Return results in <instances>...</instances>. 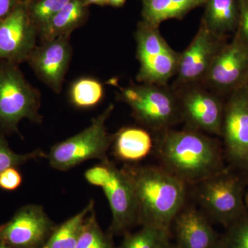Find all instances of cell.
Listing matches in <instances>:
<instances>
[{
    "label": "cell",
    "instance_id": "cell-14",
    "mask_svg": "<svg viewBox=\"0 0 248 248\" xmlns=\"http://www.w3.org/2000/svg\"><path fill=\"white\" fill-rule=\"evenodd\" d=\"M71 35L42 42L36 46L27 61L37 78L56 93L61 92L71 63Z\"/></svg>",
    "mask_w": 248,
    "mask_h": 248
},
{
    "label": "cell",
    "instance_id": "cell-34",
    "mask_svg": "<svg viewBox=\"0 0 248 248\" xmlns=\"http://www.w3.org/2000/svg\"><path fill=\"white\" fill-rule=\"evenodd\" d=\"M166 248H178L177 247V246H175V245L173 244H172V243H171V244H170L169 246H168V247Z\"/></svg>",
    "mask_w": 248,
    "mask_h": 248
},
{
    "label": "cell",
    "instance_id": "cell-33",
    "mask_svg": "<svg viewBox=\"0 0 248 248\" xmlns=\"http://www.w3.org/2000/svg\"><path fill=\"white\" fill-rule=\"evenodd\" d=\"M215 248H226V246H225L224 244H223V241H222V239L220 240L219 242H218V244L217 245L216 247Z\"/></svg>",
    "mask_w": 248,
    "mask_h": 248
},
{
    "label": "cell",
    "instance_id": "cell-31",
    "mask_svg": "<svg viewBox=\"0 0 248 248\" xmlns=\"http://www.w3.org/2000/svg\"><path fill=\"white\" fill-rule=\"evenodd\" d=\"M126 0H108V5L114 7H120L125 4Z\"/></svg>",
    "mask_w": 248,
    "mask_h": 248
},
{
    "label": "cell",
    "instance_id": "cell-6",
    "mask_svg": "<svg viewBox=\"0 0 248 248\" xmlns=\"http://www.w3.org/2000/svg\"><path fill=\"white\" fill-rule=\"evenodd\" d=\"M118 87L121 99L130 107L134 117L142 125L163 132L182 120L176 91L154 84Z\"/></svg>",
    "mask_w": 248,
    "mask_h": 248
},
{
    "label": "cell",
    "instance_id": "cell-8",
    "mask_svg": "<svg viewBox=\"0 0 248 248\" xmlns=\"http://www.w3.org/2000/svg\"><path fill=\"white\" fill-rule=\"evenodd\" d=\"M176 92L182 120L185 121L188 129L221 135L225 104L218 94L199 84L184 86Z\"/></svg>",
    "mask_w": 248,
    "mask_h": 248
},
{
    "label": "cell",
    "instance_id": "cell-21",
    "mask_svg": "<svg viewBox=\"0 0 248 248\" xmlns=\"http://www.w3.org/2000/svg\"><path fill=\"white\" fill-rule=\"evenodd\" d=\"M143 22L159 27L164 21L181 19L187 14L177 0H142Z\"/></svg>",
    "mask_w": 248,
    "mask_h": 248
},
{
    "label": "cell",
    "instance_id": "cell-16",
    "mask_svg": "<svg viewBox=\"0 0 248 248\" xmlns=\"http://www.w3.org/2000/svg\"><path fill=\"white\" fill-rule=\"evenodd\" d=\"M89 12V6L85 4L84 0H71L39 31L41 43L71 35L86 22Z\"/></svg>",
    "mask_w": 248,
    "mask_h": 248
},
{
    "label": "cell",
    "instance_id": "cell-20",
    "mask_svg": "<svg viewBox=\"0 0 248 248\" xmlns=\"http://www.w3.org/2000/svg\"><path fill=\"white\" fill-rule=\"evenodd\" d=\"M171 238L168 230L144 225L136 232L124 235L122 244L116 248H166L171 244Z\"/></svg>",
    "mask_w": 248,
    "mask_h": 248
},
{
    "label": "cell",
    "instance_id": "cell-4",
    "mask_svg": "<svg viewBox=\"0 0 248 248\" xmlns=\"http://www.w3.org/2000/svg\"><path fill=\"white\" fill-rule=\"evenodd\" d=\"M41 94L26 79L18 64L0 62V132L19 133L18 124L27 119L41 124Z\"/></svg>",
    "mask_w": 248,
    "mask_h": 248
},
{
    "label": "cell",
    "instance_id": "cell-28",
    "mask_svg": "<svg viewBox=\"0 0 248 248\" xmlns=\"http://www.w3.org/2000/svg\"><path fill=\"white\" fill-rule=\"evenodd\" d=\"M22 183V176L16 168H10L0 173V188L6 191L17 190Z\"/></svg>",
    "mask_w": 248,
    "mask_h": 248
},
{
    "label": "cell",
    "instance_id": "cell-12",
    "mask_svg": "<svg viewBox=\"0 0 248 248\" xmlns=\"http://www.w3.org/2000/svg\"><path fill=\"white\" fill-rule=\"evenodd\" d=\"M201 23L193 40L180 54L177 72L178 87L203 83L212 62L226 44Z\"/></svg>",
    "mask_w": 248,
    "mask_h": 248
},
{
    "label": "cell",
    "instance_id": "cell-30",
    "mask_svg": "<svg viewBox=\"0 0 248 248\" xmlns=\"http://www.w3.org/2000/svg\"><path fill=\"white\" fill-rule=\"evenodd\" d=\"M84 2L89 6L91 4L105 6V5L108 4V0H84Z\"/></svg>",
    "mask_w": 248,
    "mask_h": 248
},
{
    "label": "cell",
    "instance_id": "cell-25",
    "mask_svg": "<svg viewBox=\"0 0 248 248\" xmlns=\"http://www.w3.org/2000/svg\"><path fill=\"white\" fill-rule=\"evenodd\" d=\"M42 158H47V154L40 149L27 154H17L9 148L4 138H0V173L10 168H17L31 160Z\"/></svg>",
    "mask_w": 248,
    "mask_h": 248
},
{
    "label": "cell",
    "instance_id": "cell-7",
    "mask_svg": "<svg viewBox=\"0 0 248 248\" xmlns=\"http://www.w3.org/2000/svg\"><path fill=\"white\" fill-rule=\"evenodd\" d=\"M196 186V198L209 219L230 226L244 217L242 185L233 174L222 170Z\"/></svg>",
    "mask_w": 248,
    "mask_h": 248
},
{
    "label": "cell",
    "instance_id": "cell-15",
    "mask_svg": "<svg viewBox=\"0 0 248 248\" xmlns=\"http://www.w3.org/2000/svg\"><path fill=\"white\" fill-rule=\"evenodd\" d=\"M170 232L178 248H215L221 240L205 214L187 204L173 220Z\"/></svg>",
    "mask_w": 248,
    "mask_h": 248
},
{
    "label": "cell",
    "instance_id": "cell-35",
    "mask_svg": "<svg viewBox=\"0 0 248 248\" xmlns=\"http://www.w3.org/2000/svg\"><path fill=\"white\" fill-rule=\"evenodd\" d=\"M0 248H13L8 247V246H4V245L0 244Z\"/></svg>",
    "mask_w": 248,
    "mask_h": 248
},
{
    "label": "cell",
    "instance_id": "cell-2",
    "mask_svg": "<svg viewBox=\"0 0 248 248\" xmlns=\"http://www.w3.org/2000/svg\"><path fill=\"white\" fill-rule=\"evenodd\" d=\"M161 133L156 143L161 166L187 186L196 185L223 170L218 143L206 134L191 129Z\"/></svg>",
    "mask_w": 248,
    "mask_h": 248
},
{
    "label": "cell",
    "instance_id": "cell-23",
    "mask_svg": "<svg viewBox=\"0 0 248 248\" xmlns=\"http://www.w3.org/2000/svg\"><path fill=\"white\" fill-rule=\"evenodd\" d=\"M112 236L102 231L94 208L84 222L76 248H116Z\"/></svg>",
    "mask_w": 248,
    "mask_h": 248
},
{
    "label": "cell",
    "instance_id": "cell-29",
    "mask_svg": "<svg viewBox=\"0 0 248 248\" xmlns=\"http://www.w3.org/2000/svg\"><path fill=\"white\" fill-rule=\"evenodd\" d=\"M23 0H0V24L17 7Z\"/></svg>",
    "mask_w": 248,
    "mask_h": 248
},
{
    "label": "cell",
    "instance_id": "cell-11",
    "mask_svg": "<svg viewBox=\"0 0 248 248\" xmlns=\"http://www.w3.org/2000/svg\"><path fill=\"white\" fill-rule=\"evenodd\" d=\"M38 31L31 21L27 0H23L0 24V62H27L36 46Z\"/></svg>",
    "mask_w": 248,
    "mask_h": 248
},
{
    "label": "cell",
    "instance_id": "cell-1",
    "mask_svg": "<svg viewBox=\"0 0 248 248\" xmlns=\"http://www.w3.org/2000/svg\"><path fill=\"white\" fill-rule=\"evenodd\" d=\"M123 169L133 184L138 225L170 231L173 220L186 205L187 184L162 166L125 165Z\"/></svg>",
    "mask_w": 248,
    "mask_h": 248
},
{
    "label": "cell",
    "instance_id": "cell-32",
    "mask_svg": "<svg viewBox=\"0 0 248 248\" xmlns=\"http://www.w3.org/2000/svg\"><path fill=\"white\" fill-rule=\"evenodd\" d=\"M243 86H244L245 90H246V93H247L248 95V75L246 80H245V82Z\"/></svg>",
    "mask_w": 248,
    "mask_h": 248
},
{
    "label": "cell",
    "instance_id": "cell-24",
    "mask_svg": "<svg viewBox=\"0 0 248 248\" xmlns=\"http://www.w3.org/2000/svg\"><path fill=\"white\" fill-rule=\"evenodd\" d=\"M71 0H27L32 24L40 30Z\"/></svg>",
    "mask_w": 248,
    "mask_h": 248
},
{
    "label": "cell",
    "instance_id": "cell-10",
    "mask_svg": "<svg viewBox=\"0 0 248 248\" xmlns=\"http://www.w3.org/2000/svg\"><path fill=\"white\" fill-rule=\"evenodd\" d=\"M221 136L230 161L248 173V95L243 86L225 104Z\"/></svg>",
    "mask_w": 248,
    "mask_h": 248
},
{
    "label": "cell",
    "instance_id": "cell-3",
    "mask_svg": "<svg viewBox=\"0 0 248 248\" xmlns=\"http://www.w3.org/2000/svg\"><path fill=\"white\" fill-rule=\"evenodd\" d=\"M84 177L89 184L100 187L108 202L112 213L109 234L125 235L138 225L133 184L125 170L107 159L87 170Z\"/></svg>",
    "mask_w": 248,
    "mask_h": 248
},
{
    "label": "cell",
    "instance_id": "cell-13",
    "mask_svg": "<svg viewBox=\"0 0 248 248\" xmlns=\"http://www.w3.org/2000/svg\"><path fill=\"white\" fill-rule=\"evenodd\" d=\"M248 75V47L234 37L217 54L202 84L215 93H232L244 85Z\"/></svg>",
    "mask_w": 248,
    "mask_h": 248
},
{
    "label": "cell",
    "instance_id": "cell-18",
    "mask_svg": "<svg viewBox=\"0 0 248 248\" xmlns=\"http://www.w3.org/2000/svg\"><path fill=\"white\" fill-rule=\"evenodd\" d=\"M202 22L218 37L236 32L239 19V0H206Z\"/></svg>",
    "mask_w": 248,
    "mask_h": 248
},
{
    "label": "cell",
    "instance_id": "cell-22",
    "mask_svg": "<svg viewBox=\"0 0 248 248\" xmlns=\"http://www.w3.org/2000/svg\"><path fill=\"white\" fill-rule=\"evenodd\" d=\"M104 94V87L100 81L94 78H81L72 84L69 97L75 107L89 108L97 105Z\"/></svg>",
    "mask_w": 248,
    "mask_h": 248
},
{
    "label": "cell",
    "instance_id": "cell-27",
    "mask_svg": "<svg viewBox=\"0 0 248 248\" xmlns=\"http://www.w3.org/2000/svg\"><path fill=\"white\" fill-rule=\"evenodd\" d=\"M239 19L234 38L248 47V0H239Z\"/></svg>",
    "mask_w": 248,
    "mask_h": 248
},
{
    "label": "cell",
    "instance_id": "cell-17",
    "mask_svg": "<svg viewBox=\"0 0 248 248\" xmlns=\"http://www.w3.org/2000/svg\"><path fill=\"white\" fill-rule=\"evenodd\" d=\"M113 153L120 161L138 162L146 158L153 149L150 133L143 128L125 127L114 135Z\"/></svg>",
    "mask_w": 248,
    "mask_h": 248
},
{
    "label": "cell",
    "instance_id": "cell-9",
    "mask_svg": "<svg viewBox=\"0 0 248 248\" xmlns=\"http://www.w3.org/2000/svg\"><path fill=\"white\" fill-rule=\"evenodd\" d=\"M56 226L42 205H24L0 226V244L13 248H41Z\"/></svg>",
    "mask_w": 248,
    "mask_h": 248
},
{
    "label": "cell",
    "instance_id": "cell-19",
    "mask_svg": "<svg viewBox=\"0 0 248 248\" xmlns=\"http://www.w3.org/2000/svg\"><path fill=\"white\" fill-rule=\"evenodd\" d=\"M94 208V200H90L79 213L55 227L50 237L41 248H76L84 222Z\"/></svg>",
    "mask_w": 248,
    "mask_h": 248
},
{
    "label": "cell",
    "instance_id": "cell-5",
    "mask_svg": "<svg viewBox=\"0 0 248 248\" xmlns=\"http://www.w3.org/2000/svg\"><path fill=\"white\" fill-rule=\"evenodd\" d=\"M114 109L110 104L100 115L93 119L91 125L82 131L50 148L47 159L54 169L67 171L91 159L101 161L108 159L107 152L114 140L108 133L107 122Z\"/></svg>",
    "mask_w": 248,
    "mask_h": 248
},
{
    "label": "cell",
    "instance_id": "cell-26",
    "mask_svg": "<svg viewBox=\"0 0 248 248\" xmlns=\"http://www.w3.org/2000/svg\"><path fill=\"white\" fill-rule=\"evenodd\" d=\"M222 239L226 248H248V217H243L232 224Z\"/></svg>",
    "mask_w": 248,
    "mask_h": 248
}]
</instances>
